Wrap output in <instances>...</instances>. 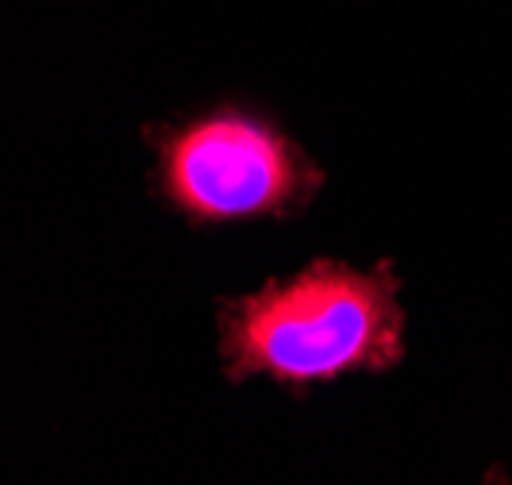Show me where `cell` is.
Masks as SVG:
<instances>
[{
	"label": "cell",
	"instance_id": "6da1fadb",
	"mask_svg": "<svg viewBox=\"0 0 512 485\" xmlns=\"http://www.w3.org/2000/svg\"><path fill=\"white\" fill-rule=\"evenodd\" d=\"M405 316L389 274H359L316 262L289 281H270L224 312L231 378L266 374L278 382H324L351 370L401 362Z\"/></svg>",
	"mask_w": 512,
	"mask_h": 485
},
{
	"label": "cell",
	"instance_id": "7a4b0ae2",
	"mask_svg": "<svg viewBox=\"0 0 512 485\" xmlns=\"http://www.w3.org/2000/svg\"><path fill=\"white\" fill-rule=\"evenodd\" d=\"M158 181L193 220H255L305 205L320 174L278 128L224 108L162 135Z\"/></svg>",
	"mask_w": 512,
	"mask_h": 485
}]
</instances>
